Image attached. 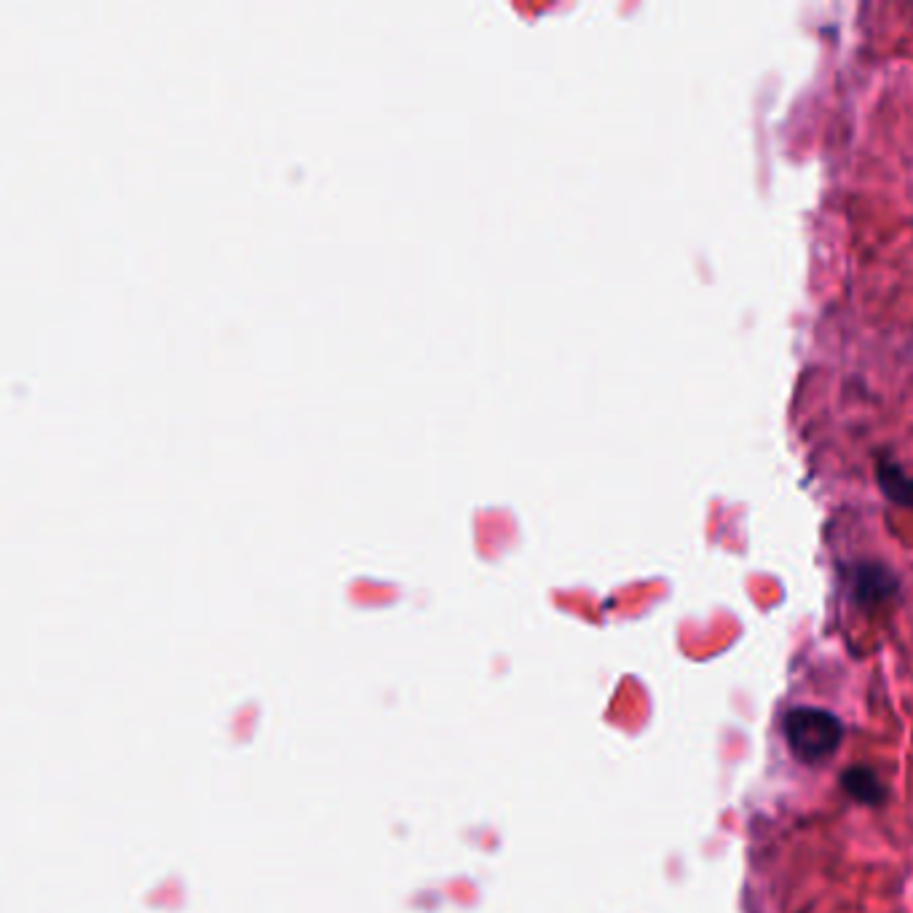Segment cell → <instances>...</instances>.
Returning <instances> with one entry per match:
<instances>
[{
    "label": "cell",
    "instance_id": "obj_4",
    "mask_svg": "<svg viewBox=\"0 0 913 913\" xmlns=\"http://www.w3.org/2000/svg\"><path fill=\"white\" fill-rule=\"evenodd\" d=\"M878 485H881L884 496H887L889 501H895V504H903V506H913V477L905 475L903 470H900L895 461H878Z\"/></svg>",
    "mask_w": 913,
    "mask_h": 913
},
{
    "label": "cell",
    "instance_id": "obj_1",
    "mask_svg": "<svg viewBox=\"0 0 913 913\" xmlns=\"http://www.w3.org/2000/svg\"><path fill=\"white\" fill-rule=\"evenodd\" d=\"M785 739L801 764L817 766L841 748L843 726L830 710L793 708L785 715Z\"/></svg>",
    "mask_w": 913,
    "mask_h": 913
},
{
    "label": "cell",
    "instance_id": "obj_2",
    "mask_svg": "<svg viewBox=\"0 0 913 913\" xmlns=\"http://www.w3.org/2000/svg\"><path fill=\"white\" fill-rule=\"evenodd\" d=\"M854 600H858L860 605H865V609H874V605L884 603V600H889V595H895V589H898V581H895V576L889 574L884 565H876V563H865L860 565L858 571H854Z\"/></svg>",
    "mask_w": 913,
    "mask_h": 913
},
{
    "label": "cell",
    "instance_id": "obj_3",
    "mask_svg": "<svg viewBox=\"0 0 913 913\" xmlns=\"http://www.w3.org/2000/svg\"><path fill=\"white\" fill-rule=\"evenodd\" d=\"M841 785L854 801H860V804L876 806L887 799V788L881 785V779H878L876 774L865 766H854V768H849V772H843Z\"/></svg>",
    "mask_w": 913,
    "mask_h": 913
}]
</instances>
